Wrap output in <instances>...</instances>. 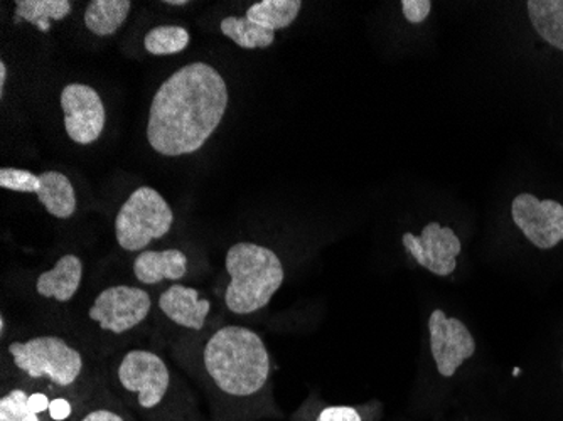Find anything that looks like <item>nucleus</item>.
I'll return each mask as SVG.
<instances>
[{
  "instance_id": "nucleus-5",
  "label": "nucleus",
  "mask_w": 563,
  "mask_h": 421,
  "mask_svg": "<svg viewBox=\"0 0 563 421\" xmlns=\"http://www.w3.org/2000/svg\"><path fill=\"white\" fill-rule=\"evenodd\" d=\"M174 213L163 195L142 186L123 202L115 218V239L125 252H141L169 233Z\"/></svg>"
},
{
  "instance_id": "nucleus-26",
  "label": "nucleus",
  "mask_w": 563,
  "mask_h": 421,
  "mask_svg": "<svg viewBox=\"0 0 563 421\" xmlns=\"http://www.w3.org/2000/svg\"><path fill=\"white\" fill-rule=\"evenodd\" d=\"M80 421H126V418L117 410L97 408V410L88 411Z\"/></svg>"
},
{
  "instance_id": "nucleus-22",
  "label": "nucleus",
  "mask_w": 563,
  "mask_h": 421,
  "mask_svg": "<svg viewBox=\"0 0 563 421\" xmlns=\"http://www.w3.org/2000/svg\"><path fill=\"white\" fill-rule=\"evenodd\" d=\"M0 421H41L40 414L31 410L30 395L24 389H11L0 400Z\"/></svg>"
},
{
  "instance_id": "nucleus-11",
  "label": "nucleus",
  "mask_w": 563,
  "mask_h": 421,
  "mask_svg": "<svg viewBox=\"0 0 563 421\" xmlns=\"http://www.w3.org/2000/svg\"><path fill=\"white\" fill-rule=\"evenodd\" d=\"M401 242L420 267L438 277H449L454 274L457 268L455 259L463 250L457 234L451 228H442L439 223L427 224L420 236L405 233Z\"/></svg>"
},
{
  "instance_id": "nucleus-23",
  "label": "nucleus",
  "mask_w": 563,
  "mask_h": 421,
  "mask_svg": "<svg viewBox=\"0 0 563 421\" xmlns=\"http://www.w3.org/2000/svg\"><path fill=\"white\" fill-rule=\"evenodd\" d=\"M40 186V176L31 170L15 169V167H2L0 169V188L19 195H36Z\"/></svg>"
},
{
  "instance_id": "nucleus-18",
  "label": "nucleus",
  "mask_w": 563,
  "mask_h": 421,
  "mask_svg": "<svg viewBox=\"0 0 563 421\" xmlns=\"http://www.w3.org/2000/svg\"><path fill=\"white\" fill-rule=\"evenodd\" d=\"M302 9L300 0H262L246 11L245 18L264 30H286L294 24Z\"/></svg>"
},
{
  "instance_id": "nucleus-3",
  "label": "nucleus",
  "mask_w": 563,
  "mask_h": 421,
  "mask_svg": "<svg viewBox=\"0 0 563 421\" xmlns=\"http://www.w3.org/2000/svg\"><path fill=\"white\" fill-rule=\"evenodd\" d=\"M224 268L230 275L224 303L236 315H250L267 307L286 278L277 253L257 243L233 245L224 256Z\"/></svg>"
},
{
  "instance_id": "nucleus-17",
  "label": "nucleus",
  "mask_w": 563,
  "mask_h": 421,
  "mask_svg": "<svg viewBox=\"0 0 563 421\" xmlns=\"http://www.w3.org/2000/svg\"><path fill=\"white\" fill-rule=\"evenodd\" d=\"M527 8L537 34L550 46L563 51V0H530Z\"/></svg>"
},
{
  "instance_id": "nucleus-12",
  "label": "nucleus",
  "mask_w": 563,
  "mask_h": 421,
  "mask_svg": "<svg viewBox=\"0 0 563 421\" xmlns=\"http://www.w3.org/2000/svg\"><path fill=\"white\" fill-rule=\"evenodd\" d=\"M161 312L179 328L201 331L210 315V300L201 299L198 290L186 285H170L159 297Z\"/></svg>"
},
{
  "instance_id": "nucleus-19",
  "label": "nucleus",
  "mask_w": 563,
  "mask_h": 421,
  "mask_svg": "<svg viewBox=\"0 0 563 421\" xmlns=\"http://www.w3.org/2000/svg\"><path fill=\"white\" fill-rule=\"evenodd\" d=\"M71 9L69 0H18L15 22H30L41 33H49L51 21H63Z\"/></svg>"
},
{
  "instance_id": "nucleus-21",
  "label": "nucleus",
  "mask_w": 563,
  "mask_h": 421,
  "mask_svg": "<svg viewBox=\"0 0 563 421\" xmlns=\"http://www.w3.org/2000/svg\"><path fill=\"white\" fill-rule=\"evenodd\" d=\"M189 31L181 25H157L144 37V47L154 56H169L183 53L189 46Z\"/></svg>"
},
{
  "instance_id": "nucleus-4",
  "label": "nucleus",
  "mask_w": 563,
  "mask_h": 421,
  "mask_svg": "<svg viewBox=\"0 0 563 421\" xmlns=\"http://www.w3.org/2000/svg\"><path fill=\"white\" fill-rule=\"evenodd\" d=\"M9 354L19 372L31 379H49L59 388L75 385L84 372V356L56 335L11 342Z\"/></svg>"
},
{
  "instance_id": "nucleus-1",
  "label": "nucleus",
  "mask_w": 563,
  "mask_h": 421,
  "mask_svg": "<svg viewBox=\"0 0 563 421\" xmlns=\"http://www.w3.org/2000/svg\"><path fill=\"white\" fill-rule=\"evenodd\" d=\"M223 76L208 63L183 66L157 88L147 120V141L164 157L201 151L228 109Z\"/></svg>"
},
{
  "instance_id": "nucleus-27",
  "label": "nucleus",
  "mask_w": 563,
  "mask_h": 421,
  "mask_svg": "<svg viewBox=\"0 0 563 421\" xmlns=\"http://www.w3.org/2000/svg\"><path fill=\"white\" fill-rule=\"evenodd\" d=\"M73 408L71 403L65 398H56V400L51 401L49 417L55 421H65L66 418L71 414Z\"/></svg>"
},
{
  "instance_id": "nucleus-25",
  "label": "nucleus",
  "mask_w": 563,
  "mask_h": 421,
  "mask_svg": "<svg viewBox=\"0 0 563 421\" xmlns=\"http://www.w3.org/2000/svg\"><path fill=\"white\" fill-rule=\"evenodd\" d=\"M316 421H363V418L353 407H328L321 410Z\"/></svg>"
},
{
  "instance_id": "nucleus-8",
  "label": "nucleus",
  "mask_w": 563,
  "mask_h": 421,
  "mask_svg": "<svg viewBox=\"0 0 563 421\" xmlns=\"http://www.w3.org/2000/svg\"><path fill=\"white\" fill-rule=\"evenodd\" d=\"M65 113V130L75 144L90 145L100 139L106 129V104L90 85L69 84L59 97Z\"/></svg>"
},
{
  "instance_id": "nucleus-30",
  "label": "nucleus",
  "mask_w": 563,
  "mask_h": 421,
  "mask_svg": "<svg viewBox=\"0 0 563 421\" xmlns=\"http://www.w3.org/2000/svg\"><path fill=\"white\" fill-rule=\"evenodd\" d=\"M164 4L167 5H188V2L186 0H166Z\"/></svg>"
},
{
  "instance_id": "nucleus-32",
  "label": "nucleus",
  "mask_w": 563,
  "mask_h": 421,
  "mask_svg": "<svg viewBox=\"0 0 563 421\" xmlns=\"http://www.w3.org/2000/svg\"><path fill=\"white\" fill-rule=\"evenodd\" d=\"M562 367H563V363H562Z\"/></svg>"
},
{
  "instance_id": "nucleus-2",
  "label": "nucleus",
  "mask_w": 563,
  "mask_h": 421,
  "mask_svg": "<svg viewBox=\"0 0 563 421\" xmlns=\"http://www.w3.org/2000/svg\"><path fill=\"white\" fill-rule=\"evenodd\" d=\"M202 367L218 391L233 398L257 395L271 378L265 342L243 325H224L210 335L202 350Z\"/></svg>"
},
{
  "instance_id": "nucleus-16",
  "label": "nucleus",
  "mask_w": 563,
  "mask_h": 421,
  "mask_svg": "<svg viewBox=\"0 0 563 421\" xmlns=\"http://www.w3.org/2000/svg\"><path fill=\"white\" fill-rule=\"evenodd\" d=\"M129 0H93L85 11V25L95 36H112L131 14Z\"/></svg>"
},
{
  "instance_id": "nucleus-6",
  "label": "nucleus",
  "mask_w": 563,
  "mask_h": 421,
  "mask_svg": "<svg viewBox=\"0 0 563 421\" xmlns=\"http://www.w3.org/2000/svg\"><path fill=\"white\" fill-rule=\"evenodd\" d=\"M120 388L134 398L142 410H156L166 400L170 388V372L159 354L147 350H132L117 367Z\"/></svg>"
},
{
  "instance_id": "nucleus-7",
  "label": "nucleus",
  "mask_w": 563,
  "mask_h": 421,
  "mask_svg": "<svg viewBox=\"0 0 563 421\" xmlns=\"http://www.w3.org/2000/svg\"><path fill=\"white\" fill-rule=\"evenodd\" d=\"M151 309L152 299L144 288L115 285L98 293L88 315L101 331L120 335L139 328L148 318Z\"/></svg>"
},
{
  "instance_id": "nucleus-10",
  "label": "nucleus",
  "mask_w": 563,
  "mask_h": 421,
  "mask_svg": "<svg viewBox=\"0 0 563 421\" xmlns=\"http://www.w3.org/2000/svg\"><path fill=\"white\" fill-rule=\"evenodd\" d=\"M430 350L438 364V372L444 378L455 375L464 361L476 353V341L470 329L459 321L449 319L441 309L433 310L429 318Z\"/></svg>"
},
{
  "instance_id": "nucleus-31",
  "label": "nucleus",
  "mask_w": 563,
  "mask_h": 421,
  "mask_svg": "<svg viewBox=\"0 0 563 421\" xmlns=\"http://www.w3.org/2000/svg\"><path fill=\"white\" fill-rule=\"evenodd\" d=\"M0 334H2V335L5 334V319H4V315H2V318H0Z\"/></svg>"
},
{
  "instance_id": "nucleus-20",
  "label": "nucleus",
  "mask_w": 563,
  "mask_h": 421,
  "mask_svg": "<svg viewBox=\"0 0 563 421\" xmlns=\"http://www.w3.org/2000/svg\"><path fill=\"white\" fill-rule=\"evenodd\" d=\"M220 30L224 36L230 37L236 46L243 47V49H257V47L267 49L275 41V33L258 27L246 18H235V15L224 18L221 21Z\"/></svg>"
},
{
  "instance_id": "nucleus-15",
  "label": "nucleus",
  "mask_w": 563,
  "mask_h": 421,
  "mask_svg": "<svg viewBox=\"0 0 563 421\" xmlns=\"http://www.w3.org/2000/svg\"><path fill=\"white\" fill-rule=\"evenodd\" d=\"M34 196H37L47 213L58 220L71 218L78 206L71 180L58 170H46L40 174V186Z\"/></svg>"
},
{
  "instance_id": "nucleus-28",
  "label": "nucleus",
  "mask_w": 563,
  "mask_h": 421,
  "mask_svg": "<svg viewBox=\"0 0 563 421\" xmlns=\"http://www.w3.org/2000/svg\"><path fill=\"white\" fill-rule=\"evenodd\" d=\"M30 407L31 410L36 411L37 414L49 411V398H47L44 392H33V395H30Z\"/></svg>"
},
{
  "instance_id": "nucleus-13",
  "label": "nucleus",
  "mask_w": 563,
  "mask_h": 421,
  "mask_svg": "<svg viewBox=\"0 0 563 421\" xmlns=\"http://www.w3.org/2000/svg\"><path fill=\"white\" fill-rule=\"evenodd\" d=\"M84 280V262L80 256L65 255L51 270L43 272L36 280L37 296L59 303L69 302L80 290Z\"/></svg>"
},
{
  "instance_id": "nucleus-14",
  "label": "nucleus",
  "mask_w": 563,
  "mask_h": 421,
  "mask_svg": "<svg viewBox=\"0 0 563 421\" xmlns=\"http://www.w3.org/2000/svg\"><path fill=\"white\" fill-rule=\"evenodd\" d=\"M188 256L181 250H144L134 259L132 270L142 285H157L164 280L177 281L185 278L188 275Z\"/></svg>"
},
{
  "instance_id": "nucleus-24",
  "label": "nucleus",
  "mask_w": 563,
  "mask_h": 421,
  "mask_svg": "<svg viewBox=\"0 0 563 421\" xmlns=\"http://www.w3.org/2000/svg\"><path fill=\"white\" fill-rule=\"evenodd\" d=\"M401 11L408 22L420 24L429 18L432 2L430 0H401Z\"/></svg>"
},
{
  "instance_id": "nucleus-9",
  "label": "nucleus",
  "mask_w": 563,
  "mask_h": 421,
  "mask_svg": "<svg viewBox=\"0 0 563 421\" xmlns=\"http://www.w3.org/2000/svg\"><path fill=\"white\" fill-rule=\"evenodd\" d=\"M511 217L531 245L540 250L555 248L563 242V206L553 199L518 195L511 204Z\"/></svg>"
},
{
  "instance_id": "nucleus-29",
  "label": "nucleus",
  "mask_w": 563,
  "mask_h": 421,
  "mask_svg": "<svg viewBox=\"0 0 563 421\" xmlns=\"http://www.w3.org/2000/svg\"><path fill=\"white\" fill-rule=\"evenodd\" d=\"M5 80H8V65H5L4 59H2V62H0V95H2V97H4Z\"/></svg>"
}]
</instances>
